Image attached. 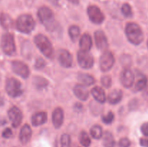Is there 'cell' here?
Segmentation results:
<instances>
[{
	"mask_svg": "<svg viewBox=\"0 0 148 147\" xmlns=\"http://www.w3.org/2000/svg\"><path fill=\"white\" fill-rule=\"evenodd\" d=\"M125 33L128 40L132 44L137 46L143 41L144 35H143V30L140 28V26L136 23H128L126 25Z\"/></svg>",
	"mask_w": 148,
	"mask_h": 147,
	"instance_id": "cell-1",
	"label": "cell"
},
{
	"mask_svg": "<svg viewBox=\"0 0 148 147\" xmlns=\"http://www.w3.org/2000/svg\"><path fill=\"white\" fill-rule=\"evenodd\" d=\"M35 44L36 45L41 53L48 59H53L54 50L53 46L47 37L41 34L37 35L34 38Z\"/></svg>",
	"mask_w": 148,
	"mask_h": 147,
	"instance_id": "cell-2",
	"label": "cell"
},
{
	"mask_svg": "<svg viewBox=\"0 0 148 147\" xmlns=\"http://www.w3.org/2000/svg\"><path fill=\"white\" fill-rule=\"evenodd\" d=\"M38 17L40 22L49 30L54 28V15L53 12L47 7H40L38 12Z\"/></svg>",
	"mask_w": 148,
	"mask_h": 147,
	"instance_id": "cell-3",
	"label": "cell"
},
{
	"mask_svg": "<svg viewBox=\"0 0 148 147\" xmlns=\"http://www.w3.org/2000/svg\"><path fill=\"white\" fill-rule=\"evenodd\" d=\"M34 20L30 14H23L17 18L16 27L20 32L25 34L31 33L35 27Z\"/></svg>",
	"mask_w": 148,
	"mask_h": 147,
	"instance_id": "cell-4",
	"label": "cell"
},
{
	"mask_svg": "<svg viewBox=\"0 0 148 147\" xmlns=\"http://www.w3.org/2000/svg\"><path fill=\"white\" fill-rule=\"evenodd\" d=\"M1 48L3 52L7 56H12L15 53V43L12 34L7 33L3 35L1 40Z\"/></svg>",
	"mask_w": 148,
	"mask_h": 147,
	"instance_id": "cell-5",
	"label": "cell"
},
{
	"mask_svg": "<svg viewBox=\"0 0 148 147\" xmlns=\"http://www.w3.org/2000/svg\"><path fill=\"white\" fill-rule=\"evenodd\" d=\"M5 89L7 93L11 97H18L23 94L21 83L14 78H10L6 82Z\"/></svg>",
	"mask_w": 148,
	"mask_h": 147,
	"instance_id": "cell-6",
	"label": "cell"
},
{
	"mask_svg": "<svg viewBox=\"0 0 148 147\" xmlns=\"http://www.w3.org/2000/svg\"><path fill=\"white\" fill-rule=\"evenodd\" d=\"M77 60L79 65L83 69H90L93 66V57L89 52L79 50L77 53Z\"/></svg>",
	"mask_w": 148,
	"mask_h": 147,
	"instance_id": "cell-7",
	"label": "cell"
},
{
	"mask_svg": "<svg viewBox=\"0 0 148 147\" xmlns=\"http://www.w3.org/2000/svg\"><path fill=\"white\" fill-rule=\"evenodd\" d=\"M88 14L90 20L95 24H101L105 20V16L98 7L91 5L88 8Z\"/></svg>",
	"mask_w": 148,
	"mask_h": 147,
	"instance_id": "cell-8",
	"label": "cell"
},
{
	"mask_svg": "<svg viewBox=\"0 0 148 147\" xmlns=\"http://www.w3.org/2000/svg\"><path fill=\"white\" fill-rule=\"evenodd\" d=\"M115 62L114 55L110 51H105L100 59V67L103 71H108L113 67Z\"/></svg>",
	"mask_w": 148,
	"mask_h": 147,
	"instance_id": "cell-9",
	"label": "cell"
},
{
	"mask_svg": "<svg viewBox=\"0 0 148 147\" xmlns=\"http://www.w3.org/2000/svg\"><path fill=\"white\" fill-rule=\"evenodd\" d=\"M12 71L16 74L21 76L22 78L27 79L30 75L29 68L25 63L20 61H14L12 63Z\"/></svg>",
	"mask_w": 148,
	"mask_h": 147,
	"instance_id": "cell-10",
	"label": "cell"
},
{
	"mask_svg": "<svg viewBox=\"0 0 148 147\" xmlns=\"http://www.w3.org/2000/svg\"><path fill=\"white\" fill-rule=\"evenodd\" d=\"M8 116L14 128H17L21 124L23 114L18 108L14 106L10 108L8 111Z\"/></svg>",
	"mask_w": 148,
	"mask_h": 147,
	"instance_id": "cell-11",
	"label": "cell"
},
{
	"mask_svg": "<svg viewBox=\"0 0 148 147\" xmlns=\"http://www.w3.org/2000/svg\"><path fill=\"white\" fill-rule=\"evenodd\" d=\"M58 61L64 68H69L72 64V56L66 50H60L58 53Z\"/></svg>",
	"mask_w": 148,
	"mask_h": 147,
	"instance_id": "cell-12",
	"label": "cell"
},
{
	"mask_svg": "<svg viewBox=\"0 0 148 147\" xmlns=\"http://www.w3.org/2000/svg\"><path fill=\"white\" fill-rule=\"evenodd\" d=\"M134 82V75L130 69H126L121 74V82L126 88L132 86Z\"/></svg>",
	"mask_w": 148,
	"mask_h": 147,
	"instance_id": "cell-13",
	"label": "cell"
},
{
	"mask_svg": "<svg viewBox=\"0 0 148 147\" xmlns=\"http://www.w3.org/2000/svg\"><path fill=\"white\" fill-rule=\"evenodd\" d=\"M95 40L98 48L101 50H106L108 48V40L105 33L101 30H98L95 33Z\"/></svg>",
	"mask_w": 148,
	"mask_h": 147,
	"instance_id": "cell-14",
	"label": "cell"
},
{
	"mask_svg": "<svg viewBox=\"0 0 148 147\" xmlns=\"http://www.w3.org/2000/svg\"><path fill=\"white\" fill-rule=\"evenodd\" d=\"M32 136V130L30 128V127L29 126V125L25 124L23 126V128H21V131H20V135H19V138H20V142L23 144H27V143L30 141V138Z\"/></svg>",
	"mask_w": 148,
	"mask_h": 147,
	"instance_id": "cell-15",
	"label": "cell"
},
{
	"mask_svg": "<svg viewBox=\"0 0 148 147\" xmlns=\"http://www.w3.org/2000/svg\"><path fill=\"white\" fill-rule=\"evenodd\" d=\"M52 121L56 128L62 126L64 121V112L61 108H57L54 110L52 115Z\"/></svg>",
	"mask_w": 148,
	"mask_h": 147,
	"instance_id": "cell-16",
	"label": "cell"
},
{
	"mask_svg": "<svg viewBox=\"0 0 148 147\" xmlns=\"http://www.w3.org/2000/svg\"><path fill=\"white\" fill-rule=\"evenodd\" d=\"M74 93L75 96L82 101H85L89 97V92L84 85L77 84L74 87Z\"/></svg>",
	"mask_w": 148,
	"mask_h": 147,
	"instance_id": "cell-17",
	"label": "cell"
},
{
	"mask_svg": "<svg viewBox=\"0 0 148 147\" xmlns=\"http://www.w3.org/2000/svg\"><path fill=\"white\" fill-rule=\"evenodd\" d=\"M147 84V79L143 74L137 71V80H136L135 85H134V91L139 92L142 91L146 87Z\"/></svg>",
	"mask_w": 148,
	"mask_h": 147,
	"instance_id": "cell-18",
	"label": "cell"
},
{
	"mask_svg": "<svg viewBox=\"0 0 148 147\" xmlns=\"http://www.w3.org/2000/svg\"><path fill=\"white\" fill-rule=\"evenodd\" d=\"M92 46V41L91 37L88 34H85L81 37L79 40V48L81 50L89 52Z\"/></svg>",
	"mask_w": 148,
	"mask_h": 147,
	"instance_id": "cell-19",
	"label": "cell"
},
{
	"mask_svg": "<svg viewBox=\"0 0 148 147\" xmlns=\"http://www.w3.org/2000/svg\"><path fill=\"white\" fill-rule=\"evenodd\" d=\"M91 94L95 98V100L100 103H104L106 100L105 92L102 88L99 87V86H95V87L92 88L91 90Z\"/></svg>",
	"mask_w": 148,
	"mask_h": 147,
	"instance_id": "cell-20",
	"label": "cell"
},
{
	"mask_svg": "<svg viewBox=\"0 0 148 147\" xmlns=\"http://www.w3.org/2000/svg\"><path fill=\"white\" fill-rule=\"evenodd\" d=\"M32 124L34 126H38L44 124L47 121V113L45 112H37L32 117Z\"/></svg>",
	"mask_w": 148,
	"mask_h": 147,
	"instance_id": "cell-21",
	"label": "cell"
},
{
	"mask_svg": "<svg viewBox=\"0 0 148 147\" xmlns=\"http://www.w3.org/2000/svg\"><path fill=\"white\" fill-rule=\"evenodd\" d=\"M0 24L5 30H9L13 27V20L8 14L1 13L0 14Z\"/></svg>",
	"mask_w": 148,
	"mask_h": 147,
	"instance_id": "cell-22",
	"label": "cell"
},
{
	"mask_svg": "<svg viewBox=\"0 0 148 147\" xmlns=\"http://www.w3.org/2000/svg\"><path fill=\"white\" fill-rule=\"evenodd\" d=\"M123 92L120 89H114L108 95V100L112 105L118 104L122 99Z\"/></svg>",
	"mask_w": 148,
	"mask_h": 147,
	"instance_id": "cell-23",
	"label": "cell"
},
{
	"mask_svg": "<svg viewBox=\"0 0 148 147\" xmlns=\"http://www.w3.org/2000/svg\"><path fill=\"white\" fill-rule=\"evenodd\" d=\"M78 79L85 86H90L95 83V79L88 74H79L78 75Z\"/></svg>",
	"mask_w": 148,
	"mask_h": 147,
	"instance_id": "cell-24",
	"label": "cell"
},
{
	"mask_svg": "<svg viewBox=\"0 0 148 147\" xmlns=\"http://www.w3.org/2000/svg\"><path fill=\"white\" fill-rule=\"evenodd\" d=\"M103 146L104 147L115 146V141L113 135L108 131L105 132L103 134Z\"/></svg>",
	"mask_w": 148,
	"mask_h": 147,
	"instance_id": "cell-25",
	"label": "cell"
},
{
	"mask_svg": "<svg viewBox=\"0 0 148 147\" xmlns=\"http://www.w3.org/2000/svg\"><path fill=\"white\" fill-rule=\"evenodd\" d=\"M48 81L45 78L41 77V76H36L33 79V84L37 89H42L43 88L46 87L48 85Z\"/></svg>",
	"mask_w": 148,
	"mask_h": 147,
	"instance_id": "cell-26",
	"label": "cell"
},
{
	"mask_svg": "<svg viewBox=\"0 0 148 147\" xmlns=\"http://www.w3.org/2000/svg\"><path fill=\"white\" fill-rule=\"evenodd\" d=\"M69 34L72 41H76L80 34V30L79 27L76 25L71 26L69 29Z\"/></svg>",
	"mask_w": 148,
	"mask_h": 147,
	"instance_id": "cell-27",
	"label": "cell"
},
{
	"mask_svg": "<svg viewBox=\"0 0 148 147\" xmlns=\"http://www.w3.org/2000/svg\"><path fill=\"white\" fill-rule=\"evenodd\" d=\"M90 134L92 138L95 139H100L103 136V131L102 128L99 125H94L90 129Z\"/></svg>",
	"mask_w": 148,
	"mask_h": 147,
	"instance_id": "cell-28",
	"label": "cell"
},
{
	"mask_svg": "<svg viewBox=\"0 0 148 147\" xmlns=\"http://www.w3.org/2000/svg\"><path fill=\"white\" fill-rule=\"evenodd\" d=\"M79 142L85 147H89V146L90 145V138L88 134L85 131H82L79 134Z\"/></svg>",
	"mask_w": 148,
	"mask_h": 147,
	"instance_id": "cell-29",
	"label": "cell"
},
{
	"mask_svg": "<svg viewBox=\"0 0 148 147\" xmlns=\"http://www.w3.org/2000/svg\"><path fill=\"white\" fill-rule=\"evenodd\" d=\"M121 12L126 17H131L133 15L131 6L127 4V3H125L122 5V7H121Z\"/></svg>",
	"mask_w": 148,
	"mask_h": 147,
	"instance_id": "cell-30",
	"label": "cell"
},
{
	"mask_svg": "<svg viewBox=\"0 0 148 147\" xmlns=\"http://www.w3.org/2000/svg\"><path fill=\"white\" fill-rule=\"evenodd\" d=\"M70 141V136L68 134H63L61 137V147H69Z\"/></svg>",
	"mask_w": 148,
	"mask_h": 147,
	"instance_id": "cell-31",
	"label": "cell"
},
{
	"mask_svg": "<svg viewBox=\"0 0 148 147\" xmlns=\"http://www.w3.org/2000/svg\"><path fill=\"white\" fill-rule=\"evenodd\" d=\"M114 119V115L112 112H109L106 115H103L102 117L103 122L106 124H110L113 122Z\"/></svg>",
	"mask_w": 148,
	"mask_h": 147,
	"instance_id": "cell-32",
	"label": "cell"
},
{
	"mask_svg": "<svg viewBox=\"0 0 148 147\" xmlns=\"http://www.w3.org/2000/svg\"><path fill=\"white\" fill-rule=\"evenodd\" d=\"M101 84L105 87L108 88L111 85V78L108 76H105L101 78Z\"/></svg>",
	"mask_w": 148,
	"mask_h": 147,
	"instance_id": "cell-33",
	"label": "cell"
},
{
	"mask_svg": "<svg viewBox=\"0 0 148 147\" xmlns=\"http://www.w3.org/2000/svg\"><path fill=\"white\" fill-rule=\"evenodd\" d=\"M46 66V63H45V61L43 60L41 58H39L36 60V63H35V67L37 69H42L44 66Z\"/></svg>",
	"mask_w": 148,
	"mask_h": 147,
	"instance_id": "cell-34",
	"label": "cell"
},
{
	"mask_svg": "<svg viewBox=\"0 0 148 147\" xmlns=\"http://www.w3.org/2000/svg\"><path fill=\"white\" fill-rule=\"evenodd\" d=\"M119 145L120 147H130L131 145V142L127 138H123L119 140Z\"/></svg>",
	"mask_w": 148,
	"mask_h": 147,
	"instance_id": "cell-35",
	"label": "cell"
},
{
	"mask_svg": "<svg viewBox=\"0 0 148 147\" xmlns=\"http://www.w3.org/2000/svg\"><path fill=\"white\" fill-rule=\"evenodd\" d=\"M12 130L10 128H7L3 131L2 133V136L5 138H9L12 136Z\"/></svg>",
	"mask_w": 148,
	"mask_h": 147,
	"instance_id": "cell-36",
	"label": "cell"
},
{
	"mask_svg": "<svg viewBox=\"0 0 148 147\" xmlns=\"http://www.w3.org/2000/svg\"><path fill=\"white\" fill-rule=\"evenodd\" d=\"M141 131L143 135L148 137V122H145V123L142 125Z\"/></svg>",
	"mask_w": 148,
	"mask_h": 147,
	"instance_id": "cell-37",
	"label": "cell"
},
{
	"mask_svg": "<svg viewBox=\"0 0 148 147\" xmlns=\"http://www.w3.org/2000/svg\"><path fill=\"white\" fill-rule=\"evenodd\" d=\"M140 144L142 146L148 147V139H146V138H141L140 141Z\"/></svg>",
	"mask_w": 148,
	"mask_h": 147,
	"instance_id": "cell-38",
	"label": "cell"
},
{
	"mask_svg": "<svg viewBox=\"0 0 148 147\" xmlns=\"http://www.w3.org/2000/svg\"><path fill=\"white\" fill-rule=\"evenodd\" d=\"M68 1H69V2L72 3V4H79V0H68Z\"/></svg>",
	"mask_w": 148,
	"mask_h": 147,
	"instance_id": "cell-39",
	"label": "cell"
},
{
	"mask_svg": "<svg viewBox=\"0 0 148 147\" xmlns=\"http://www.w3.org/2000/svg\"><path fill=\"white\" fill-rule=\"evenodd\" d=\"M49 1H50V2H51L52 4H54V5H57L59 0H49Z\"/></svg>",
	"mask_w": 148,
	"mask_h": 147,
	"instance_id": "cell-40",
	"label": "cell"
},
{
	"mask_svg": "<svg viewBox=\"0 0 148 147\" xmlns=\"http://www.w3.org/2000/svg\"><path fill=\"white\" fill-rule=\"evenodd\" d=\"M3 105V99L1 98V96H0V106Z\"/></svg>",
	"mask_w": 148,
	"mask_h": 147,
	"instance_id": "cell-41",
	"label": "cell"
},
{
	"mask_svg": "<svg viewBox=\"0 0 148 147\" xmlns=\"http://www.w3.org/2000/svg\"><path fill=\"white\" fill-rule=\"evenodd\" d=\"M147 47H148V41H147Z\"/></svg>",
	"mask_w": 148,
	"mask_h": 147,
	"instance_id": "cell-42",
	"label": "cell"
},
{
	"mask_svg": "<svg viewBox=\"0 0 148 147\" xmlns=\"http://www.w3.org/2000/svg\"><path fill=\"white\" fill-rule=\"evenodd\" d=\"M0 1H1V0H0Z\"/></svg>",
	"mask_w": 148,
	"mask_h": 147,
	"instance_id": "cell-43",
	"label": "cell"
}]
</instances>
